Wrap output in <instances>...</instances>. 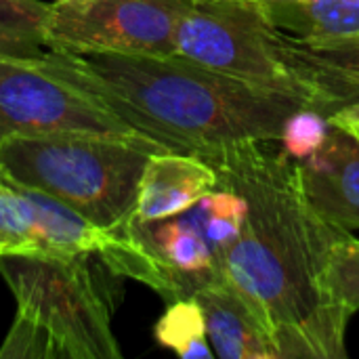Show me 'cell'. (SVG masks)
<instances>
[{
	"mask_svg": "<svg viewBox=\"0 0 359 359\" xmlns=\"http://www.w3.org/2000/svg\"><path fill=\"white\" fill-rule=\"evenodd\" d=\"M194 299L202 307L215 358L280 359L261 318L223 273L198 288Z\"/></svg>",
	"mask_w": 359,
	"mask_h": 359,
	"instance_id": "9c48e42d",
	"label": "cell"
},
{
	"mask_svg": "<svg viewBox=\"0 0 359 359\" xmlns=\"http://www.w3.org/2000/svg\"><path fill=\"white\" fill-rule=\"evenodd\" d=\"M299 44V42H297ZM301 46V53L307 61L320 67L324 74L334 78L347 88V93L359 99V38L326 46Z\"/></svg>",
	"mask_w": 359,
	"mask_h": 359,
	"instance_id": "d6986e66",
	"label": "cell"
},
{
	"mask_svg": "<svg viewBox=\"0 0 359 359\" xmlns=\"http://www.w3.org/2000/svg\"><path fill=\"white\" fill-rule=\"evenodd\" d=\"M38 61L170 151L204 156L231 143L278 141L284 120L305 107L297 97L246 84L179 55L53 50Z\"/></svg>",
	"mask_w": 359,
	"mask_h": 359,
	"instance_id": "7a4b0ae2",
	"label": "cell"
},
{
	"mask_svg": "<svg viewBox=\"0 0 359 359\" xmlns=\"http://www.w3.org/2000/svg\"><path fill=\"white\" fill-rule=\"evenodd\" d=\"M2 175V172H0ZM4 177V175H2ZM11 181V179H8ZM23 196L29 219L40 244V252L50 255H88L97 252L114 271V265L126 250V240L116 229H105L84 219L59 200L11 181Z\"/></svg>",
	"mask_w": 359,
	"mask_h": 359,
	"instance_id": "8fae6325",
	"label": "cell"
},
{
	"mask_svg": "<svg viewBox=\"0 0 359 359\" xmlns=\"http://www.w3.org/2000/svg\"><path fill=\"white\" fill-rule=\"evenodd\" d=\"M324 286L334 305L349 316L359 311V240L345 233L330 250Z\"/></svg>",
	"mask_w": 359,
	"mask_h": 359,
	"instance_id": "2e32d148",
	"label": "cell"
},
{
	"mask_svg": "<svg viewBox=\"0 0 359 359\" xmlns=\"http://www.w3.org/2000/svg\"><path fill=\"white\" fill-rule=\"evenodd\" d=\"M330 118L313 107H299L294 109L282 126L278 143L282 149L297 162L311 158L328 139L330 133Z\"/></svg>",
	"mask_w": 359,
	"mask_h": 359,
	"instance_id": "ac0fdd59",
	"label": "cell"
},
{
	"mask_svg": "<svg viewBox=\"0 0 359 359\" xmlns=\"http://www.w3.org/2000/svg\"><path fill=\"white\" fill-rule=\"evenodd\" d=\"M156 143L90 133L13 137L0 143V172L69 206L99 227H120L135 208Z\"/></svg>",
	"mask_w": 359,
	"mask_h": 359,
	"instance_id": "5b68a950",
	"label": "cell"
},
{
	"mask_svg": "<svg viewBox=\"0 0 359 359\" xmlns=\"http://www.w3.org/2000/svg\"><path fill=\"white\" fill-rule=\"evenodd\" d=\"M189 212L219 257L240 236L246 221L248 204L238 191L217 185L206 196H202L189 208Z\"/></svg>",
	"mask_w": 359,
	"mask_h": 359,
	"instance_id": "9a60e30c",
	"label": "cell"
},
{
	"mask_svg": "<svg viewBox=\"0 0 359 359\" xmlns=\"http://www.w3.org/2000/svg\"><path fill=\"white\" fill-rule=\"evenodd\" d=\"M286 36L303 46L359 38V0H257Z\"/></svg>",
	"mask_w": 359,
	"mask_h": 359,
	"instance_id": "7c38bea8",
	"label": "cell"
},
{
	"mask_svg": "<svg viewBox=\"0 0 359 359\" xmlns=\"http://www.w3.org/2000/svg\"><path fill=\"white\" fill-rule=\"evenodd\" d=\"M15 318L0 359H120L111 322L124 278L97 252L0 257Z\"/></svg>",
	"mask_w": 359,
	"mask_h": 359,
	"instance_id": "3957f363",
	"label": "cell"
},
{
	"mask_svg": "<svg viewBox=\"0 0 359 359\" xmlns=\"http://www.w3.org/2000/svg\"><path fill=\"white\" fill-rule=\"evenodd\" d=\"M303 191L311 206L330 223L359 229V141L332 124L324 145L299 162Z\"/></svg>",
	"mask_w": 359,
	"mask_h": 359,
	"instance_id": "ba28073f",
	"label": "cell"
},
{
	"mask_svg": "<svg viewBox=\"0 0 359 359\" xmlns=\"http://www.w3.org/2000/svg\"><path fill=\"white\" fill-rule=\"evenodd\" d=\"M175 55L297 97L326 116L355 101L343 84L303 57L301 46L273 25L257 0H194L177 27Z\"/></svg>",
	"mask_w": 359,
	"mask_h": 359,
	"instance_id": "277c9868",
	"label": "cell"
},
{
	"mask_svg": "<svg viewBox=\"0 0 359 359\" xmlns=\"http://www.w3.org/2000/svg\"><path fill=\"white\" fill-rule=\"evenodd\" d=\"M328 118H330L332 124L345 128L349 135H353L359 141V99L358 101H351V103H345L343 107L332 111Z\"/></svg>",
	"mask_w": 359,
	"mask_h": 359,
	"instance_id": "ffe728a7",
	"label": "cell"
},
{
	"mask_svg": "<svg viewBox=\"0 0 359 359\" xmlns=\"http://www.w3.org/2000/svg\"><path fill=\"white\" fill-rule=\"evenodd\" d=\"M48 11L50 4L40 0H0V57L44 59L53 53Z\"/></svg>",
	"mask_w": 359,
	"mask_h": 359,
	"instance_id": "4fadbf2b",
	"label": "cell"
},
{
	"mask_svg": "<svg viewBox=\"0 0 359 359\" xmlns=\"http://www.w3.org/2000/svg\"><path fill=\"white\" fill-rule=\"evenodd\" d=\"M194 0L53 2L46 34L57 53L175 55V34Z\"/></svg>",
	"mask_w": 359,
	"mask_h": 359,
	"instance_id": "8992f818",
	"label": "cell"
},
{
	"mask_svg": "<svg viewBox=\"0 0 359 359\" xmlns=\"http://www.w3.org/2000/svg\"><path fill=\"white\" fill-rule=\"evenodd\" d=\"M160 347L170 349L181 359H212L215 351L208 341L206 320L194 297L175 299L154 326Z\"/></svg>",
	"mask_w": 359,
	"mask_h": 359,
	"instance_id": "5bb4252c",
	"label": "cell"
},
{
	"mask_svg": "<svg viewBox=\"0 0 359 359\" xmlns=\"http://www.w3.org/2000/svg\"><path fill=\"white\" fill-rule=\"evenodd\" d=\"M53 2H69V0H53Z\"/></svg>",
	"mask_w": 359,
	"mask_h": 359,
	"instance_id": "44dd1931",
	"label": "cell"
},
{
	"mask_svg": "<svg viewBox=\"0 0 359 359\" xmlns=\"http://www.w3.org/2000/svg\"><path fill=\"white\" fill-rule=\"evenodd\" d=\"M34 252H40V244L25 200L17 187L0 175V257Z\"/></svg>",
	"mask_w": 359,
	"mask_h": 359,
	"instance_id": "e0dca14e",
	"label": "cell"
},
{
	"mask_svg": "<svg viewBox=\"0 0 359 359\" xmlns=\"http://www.w3.org/2000/svg\"><path fill=\"white\" fill-rule=\"evenodd\" d=\"M217 187L215 168L196 154L158 151L145 162L133 217L154 221L191 208Z\"/></svg>",
	"mask_w": 359,
	"mask_h": 359,
	"instance_id": "30bf717a",
	"label": "cell"
},
{
	"mask_svg": "<svg viewBox=\"0 0 359 359\" xmlns=\"http://www.w3.org/2000/svg\"><path fill=\"white\" fill-rule=\"evenodd\" d=\"M53 133H90L156 143L86 93L46 72L38 59L0 57V143Z\"/></svg>",
	"mask_w": 359,
	"mask_h": 359,
	"instance_id": "52a82bcc",
	"label": "cell"
},
{
	"mask_svg": "<svg viewBox=\"0 0 359 359\" xmlns=\"http://www.w3.org/2000/svg\"><path fill=\"white\" fill-rule=\"evenodd\" d=\"M217 185L244 196L246 221L219 255L221 273L252 305L280 359L347 358V324L324 286L332 246L349 233L307 200L299 162L278 141H242L208 151Z\"/></svg>",
	"mask_w": 359,
	"mask_h": 359,
	"instance_id": "6da1fadb",
	"label": "cell"
}]
</instances>
